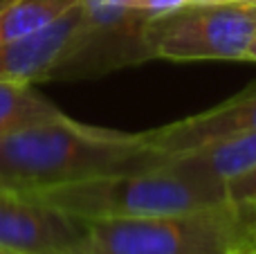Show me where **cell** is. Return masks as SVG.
I'll use <instances>...</instances> for the list:
<instances>
[{
	"mask_svg": "<svg viewBox=\"0 0 256 254\" xmlns=\"http://www.w3.org/2000/svg\"><path fill=\"white\" fill-rule=\"evenodd\" d=\"M148 133L90 126L58 112L0 138V178L14 192L70 184L158 164Z\"/></svg>",
	"mask_w": 256,
	"mask_h": 254,
	"instance_id": "cell-1",
	"label": "cell"
},
{
	"mask_svg": "<svg viewBox=\"0 0 256 254\" xmlns=\"http://www.w3.org/2000/svg\"><path fill=\"white\" fill-rule=\"evenodd\" d=\"M27 194L81 220L182 214L230 200L227 184L186 174L168 162Z\"/></svg>",
	"mask_w": 256,
	"mask_h": 254,
	"instance_id": "cell-2",
	"label": "cell"
},
{
	"mask_svg": "<svg viewBox=\"0 0 256 254\" xmlns=\"http://www.w3.org/2000/svg\"><path fill=\"white\" fill-rule=\"evenodd\" d=\"M88 254H230L256 250V234L234 202L144 218L86 220Z\"/></svg>",
	"mask_w": 256,
	"mask_h": 254,
	"instance_id": "cell-3",
	"label": "cell"
},
{
	"mask_svg": "<svg viewBox=\"0 0 256 254\" xmlns=\"http://www.w3.org/2000/svg\"><path fill=\"white\" fill-rule=\"evenodd\" d=\"M254 34L256 2L227 0L184 2L144 27L148 56L166 61H245Z\"/></svg>",
	"mask_w": 256,
	"mask_h": 254,
	"instance_id": "cell-4",
	"label": "cell"
},
{
	"mask_svg": "<svg viewBox=\"0 0 256 254\" xmlns=\"http://www.w3.org/2000/svg\"><path fill=\"white\" fill-rule=\"evenodd\" d=\"M84 22L74 52L54 79L99 76L148 61L144 27L150 14L130 7L128 0H79Z\"/></svg>",
	"mask_w": 256,
	"mask_h": 254,
	"instance_id": "cell-5",
	"label": "cell"
},
{
	"mask_svg": "<svg viewBox=\"0 0 256 254\" xmlns=\"http://www.w3.org/2000/svg\"><path fill=\"white\" fill-rule=\"evenodd\" d=\"M0 248L18 254H88L86 220L27 192H0Z\"/></svg>",
	"mask_w": 256,
	"mask_h": 254,
	"instance_id": "cell-6",
	"label": "cell"
},
{
	"mask_svg": "<svg viewBox=\"0 0 256 254\" xmlns=\"http://www.w3.org/2000/svg\"><path fill=\"white\" fill-rule=\"evenodd\" d=\"M81 22L84 12L76 2L45 30L0 43V81L34 86L36 81L54 79L79 43Z\"/></svg>",
	"mask_w": 256,
	"mask_h": 254,
	"instance_id": "cell-7",
	"label": "cell"
},
{
	"mask_svg": "<svg viewBox=\"0 0 256 254\" xmlns=\"http://www.w3.org/2000/svg\"><path fill=\"white\" fill-rule=\"evenodd\" d=\"M256 130V84L227 102L207 108L202 112L182 117L166 126L146 130L153 148L162 156L198 146L209 140L225 138L234 133H254Z\"/></svg>",
	"mask_w": 256,
	"mask_h": 254,
	"instance_id": "cell-8",
	"label": "cell"
},
{
	"mask_svg": "<svg viewBox=\"0 0 256 254\" xmlns=\"http://www.w3.org/2000/svg\"><path fill=\"white\" fill-rule=\"evenodd\" d=\"M160 162H168L176 169L214 182L230 184L256 169V130L209 140L198 146L162 156Z\"/></svg>",
	"mask_w": 256,
	"mask_h": 254,
	"instance_id": "cell-9",
	"label": "cell"
},
{
	"mask_svg": "<svg viewBox=\"0 0 256 254\" xmlns=\"http://www.w3.org/2000/svg\"><path fill=\"white\" fill-rule=\"evenodd\" d=\"M58 112L61 108L36 92L34 86L0 81V138Z\"/></svg>",
	"mask_w": 256,
	"mask_h": 254,
	"instance_id": "cell-10",
	"label": "cell"
},
{
	"mask_svg": "<svg viewBox=\"0 0 256 254\" xmlns=\"http://www.w3.org/2000/svg\"><path fill=\"white\" fill-rule=\"evenodd\" d=\"M76 2L79 0H14L0 12V43L45 30Z\"/></svg>",
	"mask_w": 256,
	"mask_h": 254,
	"instance_id": "cell-11",
	"label": "cell"
},
{
	"mask_svg": "<svg viewBox=\"0 0 256 254\" xmlns=\"http://www.w3.org/2000/svg\"><path fill=\"white\" fill-rule=\"evenodd\" d=\"M227 196H230V202H234L243 212L245 220L256 234V169L227 184Z\"/></svg>",
	"mask_w": 256,
	"mask_h": 254,
	"instance_id": "cell-12",
	"label": "cell"
},
{
	"mask_svg": "<svg viewBox=\"0 0 256 254\" xmlns=\"http://www.w3.org/2000/svg\"><path fill=\"white\" fill-rule=\"evenodd\" d=\"M128 2H130V7L140 9V12H146V14H150V16H158V14L182 7L186 0H128Z\"/></svg>",
	"mask_w": 256,
	"mask_h": 254,
	"instance_id": "cell-13",
	"label": "cell"
},
{
	"mask_svg": "<svg viewBox=\"0 0 256 254\" xmlns=\"http://www.w3.org/2000/svg\"><path fill=\"white\" fill-rule=\"evenodd\" d=\"M245 61H256V34H254L252 43H250L248 52H245Z\"/></svg>",
	"mask_w": 256,
	"mask_h": 254,
	"instance_id": "cell-14",
	"label": "cell"
},
{
	"mask_svg": "<svg viewBox=\"0 0 256 254\" xmlns=\"http://www.w3.org/2000/svg\"><path fill=\"white\" fill-rule=\"evenodd\" d=\"M230 254H252V248H240V250H234Z\"/></svg>",
	"mask_w": 256,
	"mask_h": 254,
	"instance_id": "cell-15",
	"label": "cell"
},
{
	"mask_svg": "<svg viewBox=\"0 0 256 254\" xmlns=\"http://www.w3.org/2000/svg\"><path fill=\"white\" fill-rule=\"evenodd\" d=\"M4 189H12V187H9V184H7V182H4V180H2V178H0V192H4Z\"/></svg>",
	"mask_w": 256,
	"mask_h": 254,
	"instance_id": "cell-16",
	"label": "cell"
},
{
	"mask_svg": "<svg viewBox=\"0 0 256 254\" xmlns=\"http://www.w3.org/2000/svg\"><path fill=\"white\" fill-rule=\"evenodd\" d=\"M9 2H14V0H0V12H2V9H4V7H7V4H9Z\"/></svg>",
	"mask_w": 256,
	"mask_h": 254,
	"instance_id": "cell-17",
	"label": "cell"
},
{
	"mask_svg": "<svg viewBox=\"0 0 256 254\" xmlns=\"http://www.w3.org/2000/svg\"><path fill=\"white\" fill-rule=\"evenodd\" d=\"M227 2H256V0H227Z\"/></svg>",
	"mask_w": 256,
	"mask_h": 254,
	"instance_id": "cell-18",
	"label": "cell"
},
{
	"mask_svg": "<svg viewBox=\"0 0 256 254\" xmlns=\"http://www.w3.org/2000/svg\"><path fill=\"white\" fill-rule=\"evenodd\" d=\"M0 254H18V252H12V250H4V248H0Z\"/></svg>",
	"mask_w": 256,
	"mask_h": 254,
	"instance_id": "cell-19",
	"label": "cell"
},
{
	"mask_svg": "<svg viewBox=\"0 0 256 254\" xmlns=\"http://www.w3.org/2000/svg\"><path fill=\"white\" fill-rule=\"evenodd\" d=\"M186 2H200V0H186Z\"/></svg>",
	"mask_w": 256,
	"mask_h": 254,
	"instance_id": "cell-20",
	"label": "cell"
},
{
	"mask_svg": "<svg viewBox=\"0 0 256 254\" xmlns=\"http://www.w3.org/2000/svg\"><path fill=\"white\" fill-rule=\"evenodd\" d=\"M252 254H256V250H252Z\"/></svg>",
	"mask_w": 256,
	"mask_h": 254,
	"instance_id": "cell-21",
	"label": "cell"
}]
</instances>
